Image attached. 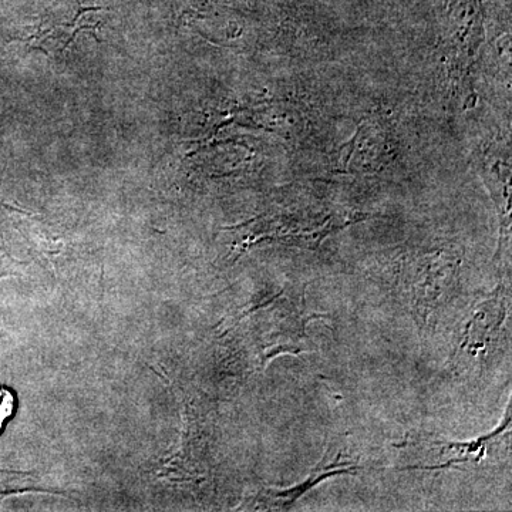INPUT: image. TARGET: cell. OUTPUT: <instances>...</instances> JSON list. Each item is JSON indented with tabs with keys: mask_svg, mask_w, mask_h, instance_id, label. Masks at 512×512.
<instances>
[{
	"mask_svg": "<svg viewBox=\"0 0 512 512\" xmlns=\"http://www.w3.org/2000/svg\"><path fill=\"white\" fill-rule=\"evenodd\" d=\"M15 407V394L10 392L9 389H6V387H0V433H2L3 426H5L6 421L13 416Z\"/></svg>",
	"mask_w": 512,
	"mask_h": 512,
	"instance_id": "obj_1",
	"label": "cell"
},
{
	"mask_svg": "<svg viewBox=\"0 0 512 512\" xmlns=\"http://www.w3.org/2000/svg\"><path fill=\"white\" fill-rule=\"evenodd\" d=\"M357 128H359V130L356 131L355 136H353L352 140H350V143H349V153H348V156L343 158V164H345V165H349L350 157H352L353 150H355L356 138L359 137L360 133H362L363 124H360V126L357 127Z\"/></svg>",
	"mask_w": 512,
	"mask_h": 512,
	"instance_id": "obj_2",
	"label": "cell"
}]
</instances>
